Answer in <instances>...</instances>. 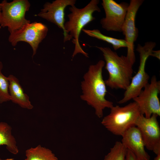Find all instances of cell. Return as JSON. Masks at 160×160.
Masks as SVG:
<instances>
[{"mask_svg":"<svg viewBox=\"0 0 160 160\" xmlns=\"http://www.w3.org/2000/svg\"><path fill=\"white\" fill-rule=\"evenodd\" d=\"M105 65L104 61L100 60L89 65L81 85L83 94L81 99L94 108L95 114L99 118L103 117L104 109L113 106V102L105 97L107 91L102 75Z\"/></svg>","mask_w":160,"mask_h":160,"instance_id":"obj_1","label":"cell"},{"mask_svg":"<svg viewBox=\"0 0 160 160\" xmlns=\"http://www.w3.org/2000/svg\"><path fill=\"white\" fill-rule=\"evenodd\" d=\"M95 47L102 52L105 61V68L109 74L105 81L106 85L112 89L126 90L132 78L133 64L126 56H119L108 47Z\"/></svg>","mask_w":160,"mask_h":160,"instance_id":"obj_2","label":"cell"},{"mask_svg":"<svg viewBox=\"0 0 160 160\" xmlns=\"http://www.w3.org/2000/svg\"><path fill=\"white\" fill-rule=\"evenodd\" d=\"M99 2V0H91L83 8H77L75 5L69 8L71 13L67 15L68 20L65 23L64 27L66 32L72 37V42L75 44L72 58L79 53L89 57L88 53L83 49L80 45L79 37L84 28L95 20L93 15V13L95 12L101 11L98 6Z\"/></svg>","mask_w":160,"mask_h":160,"instance_id":"obj_3","label":"cell"},{"mask_svg":"<svg viewBox=\"0 0 160 160\" xmlns=\"http://www.w3.org/2000/svg\"><path fill=\"white\" fill-rule=\"evenodd\" d=\"M110 113L105 116L102 124L113 134L122 136L135 122L141 114L138 106L135 102L123 107L113 105L110 108Z\"/></svg>","mask_w":160,"mask_h":160,"instance_id":"obj_4","label":"cell"},{"mask_svg":"<svg viewBox=\"0 0 160 160\" xmlns=\"http://www.w3.org/2000/svg\"><path fill=\"white\" fill-rule=\"evenodd\" d=\"M156 45V43L152 41L147 42L143 46L138 44L136 50L139 52L140 56L138 70L132 77L129 86L125 90L123 97L118 102V103L124 104L133 99L148 83L149 76L145 71V64Z\"/></svg>","mask_w":160,"mask_h":160,"instance_id":"obj_5","label":"cell"},{"mask_svg":"<svg viewBox=\"0 0 160 160\" xmlns=\"http://www.w3.org/2000/svg\"><path fill=\"white\" fill-rule=\"evenodd\" d=\"M2 4L1 27L8 28L10 33L18 30L31 23L25 18V14L31 4L28 0H14L8 2L4 0Z\"/></svg>","mask_w":160,"mask_h":160,"instance_id":"obj_6","label":"cell"},{"mask_svg":"<svg viewBox=\"0 0 160 160\" xmlns=\"http://www.w3.org/2000/svg\"><path fill=\"white\" fill-rule=\"evenodd\" d=\"M48 30L47 27L41 23H30L10 33L8 41L13 46L20 41L28 43L32 49L33 57L36 54L39 44L46 37Z\"/></svg>","mask_w":160,"mask_h":160,"instance_id":"obj_7","label":"cell"},{"mask_svg":"<svg viewBox=\"0 0 160 160\" xmlns=\"http://www.w3.org/2000/svg\"><path fill=\"white\" fill-rule=\"evenodd\" d=\"M138 95L133 100L137 104L141 114L150 118L153 114L160 116V103L158 95L160 92V81L153 75Z\"/></svg>","mask_w":160,"mask_h":160,"instance_id":"obj_8","label":"cell"},{"mask_svg":"<svg viewBox=\"0 0 160 160\" xmlns=\"http://www.w3.org/2000/svg\"><path fill=\"white\" fill-rule=\"evenodd\" d=\"M158 116L153 114L146 118L140 114L135 123L140 132L145 147L156 155L160 154V127Z\"/></svg>","mask_w":160,"mask_h":160,"instance_id":"obj_9","label":"cell"},{"mask_svg":"<svg viewBox=\"0 0 160 160\" xmlns=\"http://www.w3.org/2000/svg\"><path fill=\"white\" fill-rule=\"evenodd\" d=\"M101 4L105 15L100 20L102 28L108 31L122 32L129 4L125 2L119 4L113 0H103Z\"/></svg>","mask_w":160,"mask_h":160,"instance_id":"obj_10","label":"cell"},{"mask_svg":"<svg viewBox=\"0 0 160 160\" xmlns=\"http://www.w3.org/2000/svg\"><path fill=\"white\" fill-rule=\"evenodd\" d=\"M76 2V0H55L52 3L47 2L38 14L39 17L55 24L63 30L64 42L72 39L65 29V9L68 6L75 5Z\"/></svg>","mask_w":160,"mask_h":160,"instance_id":"obj_11","label":"cell"},{"mask_svg":"<svg viewBox=\"0 0 160 160\" xmlns=\"http://www.w3.org/2000/svg\"><path fill=\"white\" fill-rule=\"evenodd\" d=\"M144 1L143 0L130 1L122 28V32L125 36L124 40L127 44L126 56L133 64L135 61L134 43L137 39L138 33V29L135 26V17L139 8Z\"/></svg>","mask_w":160,"mask_h":160,"instance_id":"obj_12","label":"cell"},{"mask_svg":"<svg viewBox=\"0 0 160 160\" xmlns=\"http://www.w3.org/2000/svg\"><path fill=\"white\" fill-rule=\"evenodd\" d=\"M122 137L121 143L139 160H150V156L145 150V144L140 132L136 127H130Z\"/></svg>","mask_w":160,"mask_h":160,"instance_id":"obj_13","label":"cell"},{"mask_svg":"<svg viewBox=\"0 0 160 160\" xmlns=\"http://www.w3.org/2000/svg\"><path fill=\"white\" fill-rule=\"evenodd\" d=\"M9 82V92L10 100L23 108L31 109L33 108L29 97L24 92L18 79L12 75L8 77Z\"/></svg>","mask_w":160,"mask_h":160,"instance_id":"obj_14","label":"cell"},{"mask_svg":"<svg viewBox=\"0 0 160 160\" xmlns=\"http://www.w3.org/2000/svg\"><path fill=\"white\" fill-rule=\"evenodd\" d=\"M12 130L11 127L7 123L0 122V145H6L9 151L15 155L18 153L19 150Z\"/></svg>","mask_w":160,"mask_h":160,"instance_id":"obj_15","label":"cell"},{"mask_svg":"<svg viewBox=\"0 0 160 160\" xmlns=\"http://www.w3.org/2000/svg\"><path fill=\"white\" fill-rule=\"evenodd\" d=\"M25 156L24 160H59L51 150L40 145L27 149Z\"/></svg>","mask_w":160,"mask_h":160,"instance_id":"obj_16","label":"cell"},{"mask_svg":"<svg viewBox=\"0 0 160 160\" xmlns=\"http://www.w3.org/2000/svg\"><path fill=\"white\" fill-rule=\"evenodd\" d=\"M82 31L91 37L106 42L111 44L115 50L121 47H127V44L124 39H117L102 34L98 29L89 30L83 28Z\"/></svg>","mask_w":160,"mask_h":160,"instance_id":"obj_17","label":"cell"},{"mask_svg":"<svg viewBox=\"0 0 160 160\" xmlns=\"http://www.w3.org/2000/svg\"><path fill=\"white\" fill-rule=\"evenodd\" d=\"M127 149L121 142L116 141L103 160H125Z\"/></svg>","mask_w":160,"mask_h":160,"instance_id":"obj_18","label":"cell"},{"mask_svg":"<svg viewBox=\"0 0 160 160\" xmlns=\"http://www.w3.org/2000/svg\"><path fill=\"white\" fill-rule=\"evenodd\" d=\"M3 65L0 61V104L10 100L9 92V82L8 77L2 73Z\"/></svg>","mask_w":160,"mask_h":160,"instance_id":"obj_19","label":"cell"},{"mask_svg":"<svg viewBox=\"0 0 160 160\" xmlns=\"http://www.w3.org/2000/svg\"><path fill=\"white\" fill-rule=\"evenodd\" d=\"M125 160H139L134 154L129 149H127Z\"/></svg>","mask_w":160,"mask_h":160,"instance_id":"obj_20","label":"cell"},{"mask_svg":"<svg viewBox=\"0 0 160 160\" xmlns=\"http://www.w3.org/2000/svg\"><path fill=\"white\" fill-rule=\"evenodd\" d=\"M151 56L155 57L159 60L160 59V50H153L152 51Z\"/></svg>","mask_w":160,"mask_h":160,"instance_id":"obj_21","label":"cell"},{"mask_svg":"<svg viewBox=\"0 0 160 160\" xmlns=\"http://www.w3.org/2000/svg\"><path fill=\"white\" fill-rule=\"evenodd\" d=\"M2 4L1 3H0V29L1 28V27L0 25V23L1 20V11H2Z\"/></svg>","mask_w":160,"mask_h":160,"instance_id":"obj_22","label":"cell"},{"mask_svg":"<svg viewBox=\"0 0 160 160\" xmlns=\"http://www.w3.org/2000/svg\"><path fill=\"white\" fill-rule=\"evenodd\" d=\"M154 160H160V154L156 155V156L154 158Z\"/></svg>","mask_w":160,"mask_h":160,"instance_id":"obj_23","label":"cell"}]
</instances>
